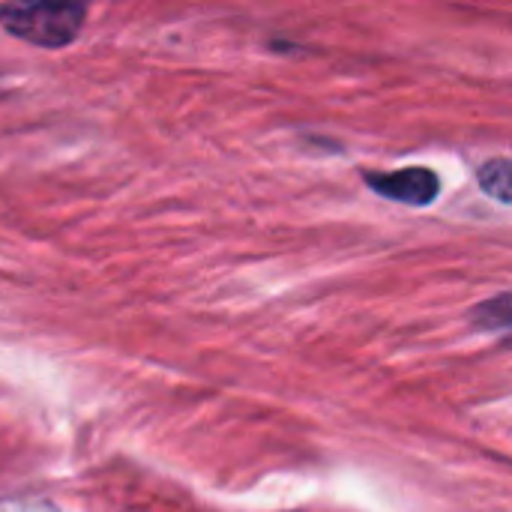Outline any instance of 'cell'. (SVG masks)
<instances>
[{
  "label": "cell",
  "mask_w": 512,
  "mask_h": 512,
  "mask_svg": "<svg viewBox=\"0 0 512 512\" xmlns=\"http://www.w3.org/2000/svg\"><path fill=\"white\" fill-rule=\"evenodd\" d=\"M87 21L84 3H0V27L39 48H63Z\"/></svg>",
  "instance_id": "1"
},
{
  "label": "cell",
  "mask_w": 512,
  "mask_h": 512,
  "mask_svg": "<svg viewBox=\"0 0 512 512\" xmlns=\"http://www.w3.org/2000/svg\"><path fill=\"white\" fill-rule=\"evenodd\" d=\"M363 180L375 195L399 201V204H411V207H426L441 192V177L423 165H408L399 171H366Z\"/></svg>",
  "instance_id": "2"
},
{
  "label": "cell",
  "mask_w": 512,
  "mask_h": 512,
  "mask_svg": "<svg viewBox=\"0 0 512 512\" xmlns=\"http://www.w3.org/2000/svg\"><path fill=\"white\" fill-rule=\"evenodd\" d=\"M471 324L483 333H501L512 330V294H498L471 312Z\"/></svg>",
  "instance_id": "3"
},
{
  "label": "cell",
  "mask_w": 512,
  "mask_h": 512,
  "mask_svg": "<svg viewBox=\"0 0 512 512\" xmlns=\"http://www.w3.org/2000/svg\"><path fill=\"white\" fill-rule=\"evenodd\" d=\"M480 189L501 201V204H512V159H489L480 165L477 171Z\"/></svg>",
  "instance_id": "4"
},
{
  "label": "cell",
  "mask_w": 512,
  "mask_h": 512,
  "mask_svg": "<svg viewBox=\"0 0 512 512\" xmlns=\"http://www.w3.org/2000/svg\"><path fill=\"white\" fill-rule=\"evenodd\" d=\"M6 512H54L51 507H15V510H6Z\"/></svg>",
  "instance_id": "5"
}]
</instances>
